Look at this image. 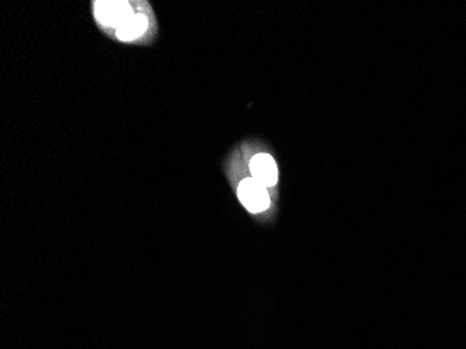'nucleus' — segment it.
I'll list each match as a JSON object with an SVG mask.
<instances>
[{
    "label": "nucleus",
    "instance_id": "f257e3e1",
    "mask_svg": "<svg viewBox=\"0 0 466 349\" xmlns=\"http://www.w3.org/2000/svg\"><path fill=\"white\" fill-rule=\"evenodd\" d=\"M239 198L251 214L264 213L270 207V194L267 188L254 178H246L238 189Z\"/></svg>",
    "mask_w": 466,
    "mask_h": 349
},
{
    "label": "nucleus",
    "instance_id": "f03ea898",
    "mask_svg": "<svg viewBox=\"0 0 466 349\" xmlns=\"http://www.w3.org/2000/svg\"><path fill=\"white\" fill-rule=\"evenodd\" d=\"M95 14L97 20L109 27L120 28L130 17L132 14V7L127 3H120V1H100L97 3L95 7Z\"/></svg>",
    "mask_w": 466,
    "mask_h": 349
},
{
    "label": "nucleus",
    "instance_id": "7ed1b4c3",
    "mask_svg": "<svg viewBox=\"0 0 466 349\" xmlns=\"http://www.w3.org/2000/svg\"><path fill=\"white\" fill-rule=\"evenodd\" d=\"M253 178L265 188H274L278 183V166L274 158L268 154H257L251 159Z\"/></svg>",
    "mask_w": 466,
    "mask_h": 349
},
{
    "label": "nucleus",
    "instance_id": "20e7f679",
    "mask_svg": "<svg viewBox=\"0 0 466 349\" xmlns=\"http://www.w3.org/2000/svg\"><path fill=\"white\" fill-rule=\"evenodd\" d=\"M147 27H148L147 17L144 14H134L116 31V36L122 41H132L142 37Z\"/></svg>",
    "mask_w": 466,
    "mask_h": 349
}]
</instances>
